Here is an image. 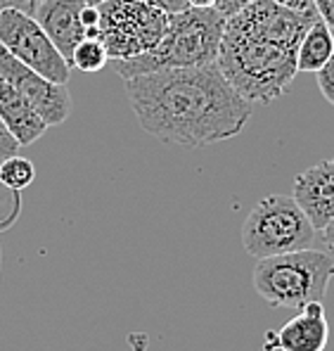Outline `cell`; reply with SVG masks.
Returning a JSON list of instances; mask_svg holds the SVG:
<instances>
[{
  "label": "cell",
  "instance_id": "6da1fadb",
  "mask_svg": "<svg viewBox=\"0 0 334 351\" xmlns=\"http://www.w3.org/2000/svg\"><path fill=\"white\" fill-rule=\"evenodd\" d=\"M123 84L142 131L188 149L235 138L254 112V105L230 86L216 62L150 71Z\"/></svg>",
  "mask_w": 334,
  "mask_h": 351
},
{
  "label": "cell",
  "instance_id": "7a4b0ae2",
  "mask_svg": "<svg viewBox=\"0 0 334 351\" xmlns=\"http://www.w3.org/2000/svg\"><path fill=\"white\" fill-rule=\"evenodd\" d=\"M316 19L275 0H254L225 22L216 64L244 100L270 105L290 90L299 74L296 50Z\"/></svg>",
  "mask_w": 334,
  "mask_h": 351
},
{
  "label": "cell",
  "instance_id": "3957f363",
  "mask_svg": "<svg viewBox=\"0 0 334 351\" xmlns=\"http://www.w3.org/2000/svg\"><path fill=\"white\" fill-rule=\"evenodd\" d=\"M225 22L228 19L216 12L214 8H188L185 12L168 14L166 31L157 48L138 55V58L112 62L114 71L126 81L133 76L150 74V71L214 64L218 60Z\"/></svg>",
  "mask_w": 334,
  "mask_h": 351
},
{
  "label": "cell",
  "instance_id": "277c9868",
  "mask_svg": "<svg viewBox=\"0 0 334 351\" xmlns=\"http://www.w3.org/2000/svg\"><path fill=\"white\" fill-rule=\"evenodd\" d=\"M334 276V261L322 250H301L259 259L254 266V290L270 306L304 308L322 302Z\"/></svg>",
  "mask_w": 334,
  "mask_h": 351
},
{
  "label": "cell",
  "instance_id": "5b68a950",
  "mask_svg": "<svg viewBox=\"0 0 334 351\" xmlns=\"http://www.w3.org/2000/svg\"><path fill=\"white\" fill-rule=\"evenodd\" d=\"M318 230L294 197L287 195H266L254 204L246 216L240 240L249 256L268 259L277 254L311 250Z\"/></svg>",
  "mask_w": 334,
  "mask_h": 351
},
{
  "label": "cell",
  "instance_id": "8992f818",
  "mask_svg": "<svg viewBox=\"0 0 334 351\" xmlns=\"http://www.w3.org/2000/svg\"><path fill=\"white\" fill-rule=\"evenodd\" d=\"M100 31L110 62L131 60L150 53L162 40L168 14L152 0H102Z\"/></svg>",
  "mask_w": 334,
  "mask_h": 351
},
{
  "label": "cell",
  "instance_id": "52a82bcc",
  "mask_svg": "<svg viewBox=\"0 0 334 351\" xmlns=\"http://www.w3.org/2000/svg\"><path fill=\"white\" fill-rule=\"evenodd\" d=\"M0 45L29 69L38 71L53 84L64 86L71 76V64L60 55L48 34L31 14L17 8L0 10Z\"/></svg>",
  "mask_w": 334,
  "mask_h": 351
},
{
  "label": "cell",
  "instance_id": "ba28073f",
  "mask_svg": "<svg viewBox=\"0 0 334 351\" xmlns=\"http://www.w3.org/2000/svg\"><path fill=\"white\" fill-rule=\"evenodd\" d=\"M0 79L8 81L38 112L48 126H60L71 114V95L66 86L53 84L38 71L29 69L0 45Z\"/></svg>",
  "mask_w": 334,
  "mask_h": 351
},
{
  "label": "cell",
  "instance_id": "9c48e42d",
  "mask_svg": "<svg viewBox=\"0 0 334 351\" xmlns=\"http://www.w3.org/2000/svg\"><path fill=\"white\" fill-rule=\"evenodd\" d=\"M292 197L308 216L313 228H325L334 219V157L296 176Z\"/></svg>",
  "mask_w": 334,
  "mask_h": 351
},
{
  "label": "cell",
  "instance_id": "30bf717a",
  "mask_svg": "<svg viewBox=\"0 0 334 351\" xmlns=\"http://www.w3.org/2000/svg\"><path fill=\"white\" fill-rule=\"evenodd\" d=\"M84 5V0H43L34 12V19L43 27L48 38L69 64L76 45L88 38L84 22H81Z\"/></svg>",
  "mask_w": 334,
  "mask_h": 351
},
{
  "label": "cell",
  "instance_id": "8fae6325",
  "mask_svg": "<svg viewBox=\"0 0 334 351\" xmlns=\"http://www.w3.org/2000/svg\"><path fill=\"white\" fill-rule=\"evenodd\" d=\"M327 339H330V325L325 308L322 302H313L277 330L275 347L280 351H325Z\"/></svg>",
  "mask_w": 334,
  "mask_h": 351
},
{
  "label": "cell",
  "instance_id": "7c38bea8",
  "mask_svg": "<svg viewBox=\"0 0 334 351\" xmlns=\"http://www.w3.org/2000/svg\"><path fill=\"white\" fill-rule=\"evenodd\" d=\"M0 119L22 147L36 143L48 131V123L38 117V112L3 79H0Z\"/></svg>",
  "mask_w": 334,
  "mask_h": 351
},
{
  "label": "cell",
  "instance_id": "4fadbf2b",
  "mask_svg": "<svg viewBox=\"0 0 334 351\" xmlns=\"http://www.w3.org/2000/svg\"><path fill=\"white\" fill-rule=\"evenodd\" d=\"M334 53V34L320 17L308 27L296 50V71L318 74Z\"/></svg>",
  "mask_w": 334,
  "mask_h": 351
},
{
  "label": "cell",
  "instance_id": "5bb4252c",
  "mask_svg": "<svg viewBox=\"0 0 334 351\" xmlns=\"http://www.w3.org/2000/svg\"><path fill=\"white\" fill-rule=\"evenodd\" d=\"M36 180V167L27 157H8L0 162V183L12 193H22Z\"/></svg>",
  "mask_w": 334,
  "mask_h": 351
},
{
  "label": "cell",
  "instance_id": "9a60e30c",
  "mask_svg": "<svg viewBox=\"0 0 334 351\" xmlns=\"http://www.w3.org/2000/svg\"><path fill=\"white\" fill-rule=\"evenodd\" d=\"M107 50L102 45L100 38H86L76 45L74 55H71V66L86 71V74H95V71H102L107 66Z\"/></svg>",
  "mask_w": 334,
  "mask_h": 351
},
{
  "label": "cell",
  "instance_id": "2e32d148",
  "mask_svg": "<svg viewBox=\"0 0 334 351\" xmlns=\"http://www.w3.org/2000/svg\"><path fill=\"white\" fill-rule=\"evenodd\" d=\"M318 88L325 95V100L334 107V53L332 58L325 62L320 71H318Z\"/></svg>",
  "mask_w": 334,
  "mask_h": 351
},
{
  "label": "cell",
  "instance_id": "e0dca14e",
  "mask_svg": "<svg viewBox=\"0 0 334 351\" xmlns=\"http://www.w3.org/2000/svg\"><path fill=\"white\" fill-rule=\"evenodd\" d=\"M81 22H84L88 38H97V31H100V8H97V5H84V10H81Z\"/></svg>",
  "mask_w": 334,
  "mask_h": 351
},
{
  "label": "cell",
  "instance_id": "ac0fdd59",
  "mask_svg": "<svg viewBox=\"0 0 334 351\" xmlns=\"http://www.w3.org/2000/svg\"><path fill=\"white\" fill-rule=\"evenodd\" d=\"M19 143L14 141V136L10 133V128L3 123V119H0V162L8 157H14V154H19Z\"/></svg>",
  "mask_w": 334,
  "mask_h": 351
},
{
  "label": "cell",
  "instance_id": "d6986e66",
  "mask_svg": "<svg viewBox=\"0 0 334 351\" xmlns=\"http://www.w3.org/2000/svg\"><path fill=\"white\" fill-rule=\"evenodd\" d=\"M277 5H282V8L292 10V12H299L304 14V17H318L316 12V5H313V0H275Z\"/></svg>",
  "mask_w": 334,
  "mask_h": 351
},
{
  "label": "cell",
  "instance_id": "ffe728a7",
  "mask_svg": "<svg viewBox=\"0 0 334 351\" xmlns=\"http://www.w3.org/2000/svg\"><path fill=\"white\" fill-rule=\"evenodd\" d=\"M249 3H254V0H216L214 10L223 14L225 19H230L233 14H237L240 10H244Z\"/></svg>",
  "mask_w": 334,
  "mask_h": 351
},
{
  "label": "cell",
  "instance_id": "44dd1931",
  "mask_svg": "<svg viewBox=\"0 0 334 351\" xmlns=\"http://www.w3.org/2000/svg\"><path fill=\"white\" fill-rule=\"evenodd\" d=\"M313 5H316L318 17L334 31V0H313Z\"/></svg>",
  "mask_w": 334,
  "mask_h": 351
},
{
  "label": "cell",
  "instance_id": "7402d4cb",
  "mask_svg": "<svg viewBox=\"0 0 334 351\" xmlns=\"http://www.w3.org/2000/svg\"><path fill=\"white\" fill-rule=\"evenodd\" d=\"M320 233H322V252L334 261V219L320 230Z\"/></svg>",
  "mask_w": 334,
  "mask_h": 351
},
{
  "label": "cell",
  "instance_id": "603a6c76",
  "mask_svg": "<svg viewBox=\"0 0 334 351\" xmlns=\"http://www.w3.org/2000/svg\"><path fill=\"white\" fill-rule=\"evenodd\" d=\"M152 3L159 5L166 14H176V12H185V10H188L185 0H152Z\"/></svg>",
  "mask_w": 334,
  "mask_h": 351
},
{
  "label": "cell",
  "instance_id": "cb8c5ba5",
  "mask_svg": "<svg viewBox=\"0 0 334 351\" xmlns=\"http://www.w3.org/2000/svg\"><path fill=\"white\" fill-rule=\"evenodd\" d=\"M188 8H197V10H207V8H214L216 0H185Z\"/></svg>",
  "mask_w": 334,
  "mask_h": 351
},
{
  "label": "cell",
  "instance_id": "d4e9b609",
  "mask_svg": "<svg viewBox=\"0 0 334 351\" xmlns=\"http://www.w3.org/2000/svg\"><path fill=\"white\" fill-rule=\"evenodd\" d=\"M84 3H86V5H100L102 0H84Z\"/></svg>",
  "mask_w": 334,
  "mask_h": 351
}]
</instances>
